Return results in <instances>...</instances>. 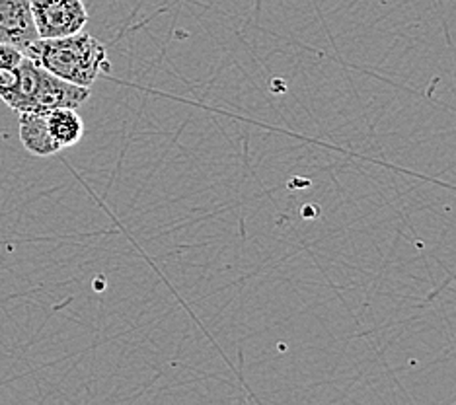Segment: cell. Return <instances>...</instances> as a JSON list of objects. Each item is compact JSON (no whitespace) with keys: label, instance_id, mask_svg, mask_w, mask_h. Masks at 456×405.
<instances>
[{"label":"cell","instance_id":"1","mask_svg":"<svg viewBox=\"0 0 456 405\" xmlns=\"http://www.w3.org/2000/svg\"><path fill=\"white\" fill-rule=\"evenodd\" d=\"M24 55L51 75L82 88H92L102 75H108L111 70L106 45L85 29L55 39L39 37L24 49Z\"/></svg>","mask_w":456,"mask_h":405},{"label":"cell","instance_id":"3","mask_svg":"<svg viewBox=\"0 0 456 405\" xmlns=\"http://www.w3.org/2000/svg\"><path fill=\"white\" fill-rule=\"evenodd\" d=\"M29 6L41 39L78 34L88 24V10L82 0H29Z\"/></svg>","mask_w":456,"mask_h":405},{"label":"cell","instance_id":"5","mask_svg":"<svg viewBox=\"0 0 456 405\" xmlns=\"http://www.w3.org/2000/svg\"><path fill=\"white\" fill-rule=\"evenodd\" d=\"M20 141L28 152L39 158H47L61 150L47 131L45 113H20Z\"/></svg>","mask_w":456,"mask_h":405},{"label":"cell","instance_id":"4","mask_svg":"<svg viewBox=\"0 0 456 405\" xmlns=\"http://www.w3.org/2000/svg\"><path fill=\"white\" fill-rule=\"evenodd\" d=\"M39 39L29 0H0V44L26 49Z\"/></svg>","mask_w":456,"mask_h":405},{"label":"cell","instance_id":"2","mask_svg":"<svg viewBox=\"0 0 456 405\" xmlns=\"http://www.w3.org/2000/svg\"><path fill=\"white\" fill-rule=\"evenodd\" d=\"M90 98V88H82L51 75L36 61L24 57L16 69L12 85L0 92L10 109L20 113H47L55 108H80Z\"/></svg>","mask_w":456,"mask_h":405},{"label":"cell","instance_id":"6","mask_svg":"<svg viewBox=\"0 0 456 405\" xmlns=\"http://www.w3.org/2000/svg\"><path fill=\"white\" fill-rule=\"evenodd\" d=\"M47 131L61 150L75 147L85 137V121L77 108H55L45 113Z\"/></svg>","mask_w":456,"mask_h":405},{"label":"cell","instance_id":"7","mask_svg":"<svg viewBox=\"0 0 456 405\" xmlns=\"http://www.w3.org/2000/svg\"><path fill=\"white\" fill-rule=\"evenodd\" d=\"M24 51L12 47V45H6V44H0V70H6V69H16L20 62L24 61Z\"/></svg>","mask_w":456,"mask_h":405}]
</instances>
